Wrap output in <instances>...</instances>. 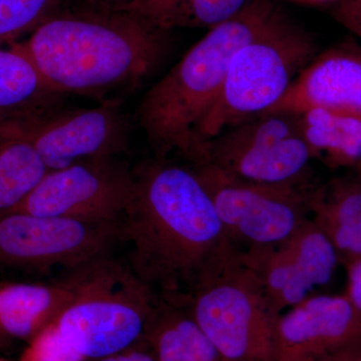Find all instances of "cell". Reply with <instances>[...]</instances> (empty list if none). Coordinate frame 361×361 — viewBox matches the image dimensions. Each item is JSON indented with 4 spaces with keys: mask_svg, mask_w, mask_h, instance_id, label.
Returning <instances> with one entry per match:
<instances>
[{
    "mask_svg": "<svg viewBox=\"0 0 361 361\" xmlns=\"http://www.w3.org/2000/svg\"><path fill=\"white\" fill-rule=\"evenodd\" d=\"M133 172L134 193L120 223L129 267L161 301L185 307L239 249L191 166L156 157Z\"/></svg>",
    "mask_w": 361,
    "mask_h": 361,
    "instance_id": "6da1fadb",
    "label": "cell"
},
{
    "mask_svg": "<svg viewBox=\"0 0 361 361\" xmlns=\"http://www.w3.org/2000/svg\"><path fill=\"white\" fill-rule=\"evenodd\" d=\"M168 39L129 0H75L14 42L52 89L104 103L146 80Z\"/></svg>",
    "mask_w": 361,
    "mask_h": 361,
    "instance_id": "7a4b0ae2",
    "label": "cell"
},
{
    "mask_svg": "<svg viewBox=\"0 0 361 361\" xmlns=\"http://www.w3.org/2000/svg\"><path fill=\"white\" fill-rule=\"evenodd\" d=\"M280 11L273 0H249L230 20L210 28L146 92L140 126L158 158L177 153L201 161L199 130L219 96L230 61Z\"/></svg>",
    "mask_w": 361,
    "mask_h": 361,
    "instance_id": "3957f363",
    "label": "cell"
},
{
    "mask_svg": "<svg viewBox=\"0 0 361 361\" xmlns=\"http://www.w3.org/2000/svg\"><path fill=\"white\" fill-rule=\"evenodd\" d=\"M315 56L312 37L280 9L233 56L219 96L199 130L200 163L207 142L233 126L268 113Z\"/></svg>",
    "mask_w": 361,
    "mask_h": 361,
    "instance_id": "277c9868",
    "label": "cell"
},
{
    "mask_svg": "<svg viewBox=\"0 0 361 361\" xmlns=\"http://www.w3.org/2000/svg\"><path fill=\"white\" fill-rule=\"evenodd\" d=\"M71 275L75 296L54 322L71 348L92 361L144 341L160 299L129 266L108 256Z\"/></svg>",
    "mask_w": 361,
    "mask_h": 361,
    "instance_id": "5b68a950",
    "label": "cell"
},
{
    "mask_svg": "<svg viewBox=\"0 0 361 361\" xmlns=\"http://www.w3.org/2000/svg\"><path fill=\"white\" fill-rule=\"evenodd\" d=\"M185 308L223 361H277L276 324L281 314L240 251Z\"/></svg>",
    "mask_w": 361,
    "mask_h": 361,
    "instance_id": "8992f818",
    "label": "cell"
},
{
    "mask_svg": "<svg viewBox=\"0 0 361 361\" xmlns=\"http://www.w3.org/2000/svg\"><path fill=\"white\" fill-rule=\"evenodd\" d=\"M240 251L276 245L310 219L315 185L290 186L236 177L211 163L191 165Z\"/></svg>",
    "mask_w": 361,
    "mask_h": 361,
    "instance_id": "52a82bcc",
    "label": "cell"
},
{
    "mask_svg": "<svg viewBox=\"0 0 361 361\" xmlns=\"http://www.w3.org/2000/svg\"><path fill=\"white\" fill-rule=\"evenodd\" d=\"M311 160L298 115L270 113L233 126L211 139L204 149L203 163L253 182L310 186Z\"/></svg>",
    "mask_w": 361,
    "mask_h": 361,
    "instance_id": "ba28073f",
    "label": "cell"
},
{
    "mask_svg": "<svg viewBox=\"0 0 361 361\" xmlns=\"http://www.w3.org/2000/svg\"><path fill=\"white\" fill-rule=\"evenodd\" d=\"M0 140L25 142L49 171L92 159L127 153L130 126L118 101L92 108L59 106L39 115L0 125Z\"/></svg>",
    "mask_w": 361,
    "mask_h": 361,
    "instance_id": "9c48e42d",
    "label": "cell"
},
{
    "mask_svg": "<svg viewBox=\"0 0 361 361\" xmlns=\"http://www.w3.org/2000/svg\"><path fill=\"white\" fill-rule=\"evenodd\" d=\"M121 241L120 224H102L25 212L0 215V266L42 272L73 271L108 257Z\"/></svg>",
    "mask_w": 361,
    "mask_h": 361,
    "instance_id": "30bf717a",
    "label": "cell"
},
{
    "mask_svg": "<svg viewBox=\"0 0 361 361\" xmlns=\"http://www.w3.org/2000/svg\"><path fill=\"white\" fill-rule=\"evenodd\" d=\"M134 187L127 164L118 158L92 159L49 171L11 212L120 224Z\"/></svg>",
    "mask_w": 361,
    "mask_h": 361,
    "instance_id": "8fae6325",
    "label": "cell"
},
{
    "mask_svg": "<svg viewBox=\"0 0 361 361\" xmlns=\"http://www.w3.org/2000/svg\"><path fill=\"white\" fill-rule=\"evenodd\" d=\"M240 253L280 314L329 283L341 264L331 242L311 219L281 243Z\"/></svg>",
    "mask_w": 361,
    "mask_h": 361,
    "instance_id": "7c38bea8",
    "label": "cell"
},
{
    "mask_svg": "<svg viewBox=\"0 0 361 361\" xmlns=\"http://www.w3.org/2000/svg\"><path fill=\"white\" fill-rule=\"evenodd\" d=\"M361 341V313L345 296L310 295L276 324L277 361L320 360Z\"/></svg>",
    "mask_w": 361,
    "mask_h": 361,
    "instance_id": "4fadbf2b",
    "label": "cell"
},
{
    "mask_svg": "<svg viewBox=\"0 0 361 361\" xmlns=\"http://www.w3.org/2000/svg\"><path fill=\"white\" fill-rule=\"evenodd\" d=\"M322 109L361 120V47L341 44L308 63L268 113L301 114Z\"/></svg>",
    "mask_w": 361,
    "mask_h": 361,
    "instance_id": "5bb4252c",
    "label": "cell"
},
{
    "mask_svg": "<svg viewBox=\"0 0 361 361\" xmlns=\"http://www.w3.org/2000/svg\"><path fill=\"white\" fill-rule=\"evenodd\" d=\"M75 290L71 274L54 283H0V336L32 341L58 319Z\"/></svg>",
    "mask_w": 361,
    "mask_h": 361,
    "instance_id": "9a60e30c",
    "label": "cell"
},
{
    "mask_svg": "<svg viewBox=\"0 0 361 361\" xmlns=\"http://www.w3.org/2000/svg\"><path fill=\"white\" fill-rule=\"evenodd\" d=\"M310 219L331 242L341 264L361 257V173L315 185Z\"/></svg>",
    "mask_w": 361,
    "mask_h": 361,
    "instance_id": "2e32d148",
    "label": "cell"
},
{
    "mask_svg": "<svg viewBox=\"0 0 361 361\" xmlns=\"http://www.w3.org/2000/svg\"><path fill=\"white\" fill-rule=\"evenodd\" d=\"M0 45V125L63 106L66 94L52 89L16 42Z\"/></svg>",
    "mask_w": 361,
    "mask_h": 361,
    "instance_id": "e0dca14e",
    "label": "cell"
},
{
    "mask_svg": "<svg viewBox=\"0 0 361 361\" xmlns=\"http://www.w3.org/2000/svg\"><path fill=\"white\" fill-rule=\"evenodd\" d=\"M313 159L331 169L361 173V120L322 109L297 114Z\"/></svg>",
    "mask_w": 361,
    "mask_h": 361,
    "instance_id": "ac0fdd59",
    "label": "cell"
},
{
    "mask_svg": "<svg viewBox=\"0 0 361 361\" xmlns=\"http://www.w3.org/2000/svg\"><path fill=\"white\" fill-rule=\"evenodd\" d=\"M145 341L158 361H223L185 307L159 300Z\"/></svg>",
    "mask_w": 361,
    "mask_h": 361,
    "instance_id": "d6986e66",
    "label": "cell"
},
{
    "mask_svg": "<svg viewBox=\"0 0 361 361\" xmlns=\"http://www.w3.org/2000/svg\"><path fill=\"white\" fill-rule=\"evenodd\" d=\"M163 30L210 28L230 20L249 0H129Z\"/></svg>",
    "mask_w": 361,
    "mask_h": 361,
    "instance_id": "ffe728a7",
    "label": "cell"
},
{
    "mask_svg": "<svg viewBox=\"0 0 361 361\" xmlns=\"http://www.w3.org/2000/svg\"><path fill=\"white\" fill-rule=\"evenodd\" d=\"M47 172L28 145L0 140V215L20 205Z\"/></svg>",
    "mask_w": 361,
    "mask_h": 361,
    "instance_id": "44dd1931",
    "label": "cell"
},
{
    "mask_svg": "<svg viewBox=\"0 0 361 361\" xmlns=\"http://www.w3.org/2000/svg\"><path fill=\"white\" fill-rule=\"evenodd\" d=\"M75 0H0V45L11 44Z\"/></svg>",
    "mask_w": 361,
    "mask_h": 361,
    "instance_id": "7402d4cb",
    "label": "cell"
},
{
    "mask_svg": "<svg viewBox=\"0 0 361 361\" xmlns=\"http://www.w3.org/2000/svg\"><path fill=\"white\" fill-rule=\"evenodd\" d=\"M20 361H87L61 337L54 323L28 342Z\"/></svg>",
    "mask_w": 361,
    "mask_h": 361,
    "instance_id": "603a6c76",
    "label": "cell"
},
{
    "mask_svg": "<svg viewBox=\"0 0 361 361\" xmlns=\"http://www.w3.org/2000/svg\"><path fill=\"white\" fill-rule=\"evenodd\" d=\"M348 272L345 296L361 313V257L344 265Z\"/></svg>",
    "mask_w": 361,
    "mask_h": 361,
    "instance_id": "cb8c5ba5",
    "label": "cell"
},
{
    "mask_svg": "<svg viewBox=\"0 0 361 361\" xmlns=\"http://www.w3.org/2000/svg\"><path fill=\"white\" fill-rule=\"evenodd\" d=\"M92 361H158L146 341L139 342L115 355Z\"/></svg>",
    "mask_w": 361,
    "mask_h": 361,
    "instance_id": "d4e9b609",
    "label": "cell"
},
{
    "mask_svg": "<svg viewBox=\"0 0 361 361\" xmlns=\"http://www.w3.org/2000/svg\"><path fill=\"white\" fill-rule=\"evenodd\" d=\"M316 361H361V341Z\"/></svg>",
    "mask_w": 361,
    "mask_h": 361,
    "instance_id": "484cf974",
    "label": "cell"
},
{
    "mask_svg": "<svg viewBox=\"0 0 361 361\" xmlns=\"http://www.w3.org/2000/svg\"><path fill=\"white\" fill-rule=\"evenodd\" d=\"M361 13V0H339L336 11V18Z\"/></svg>",
    "mask_w": 361,
    "mask_h": 361,
    "instance_id": "4316f807",
    "label": "cell"
},
{
    "mask_svg": "<svg viewBox=\"0 0 361 361\" xmlns=\"http://www.w3.org/2000/svg\"><path fill=\"white\" fill-rule=\"evenodd\" d=\"M337 20L361 39V13L339 16Z\"/></svg>",
    "mask_w": 361,
    "mask_h": 361,
    "instance_id": "83f0119b",
    "label": "cell"
},
{
    "mask_svg": "<svg viewBox=\"0 0 361 361\" xmlns=\"http://www.w3.org/2000/svg\"><path fill=\"white\" fill-rule=\"evenodd\" d=\"M6 339L4 337L0 336V350L6 346Z\"/></svg>",
    "mask_w": 361,
    "mask_h": 361,
    "instance_id": "f1b7e54d",
    "label": "cell"
},
{
    "mask_svg": "<svg viewBox=\"0 0 361 361\" xmlns=\"http://www.w3.org/2000/svg\"><path fill=\"white\" fill-rule=\"evenodd\" d=\"M310 1H326V0H310Z\"/></svg>",
    "mask_w": 361,
    "mask_h": 361,
    "instance_id": "f546056e",
    "label": "cell"
},
{
    "mask_svg": "<svg viewBox=\"0 0 361 361\" xmlns=\"http://www.w3.org/2000/svg\"><path fill=\"white\" fill-rule=\"evenodd\" d=\"M299 361H316L314 360H299Z\"/></svg>",
    "mask_w": 361,
    "mask_h": 361,
    "instance_id": "4dcf8cb0",
    "label": "cell"
},
{
    "mask_svg": "<svg viewBox=\"0 0 361 361\" xmlns=\"http://www.w3.org/2000/svg\"><path fill=\"white\" fill-rule=\"evenodd\" d=\"M0 361H6V360H2V358H0Z\"/></svg>",
    "mask_w": 361,
    "mask_h": 361,
    "instance_id": "1f68e13d",
    "label": "cell"
}]
</instances>
